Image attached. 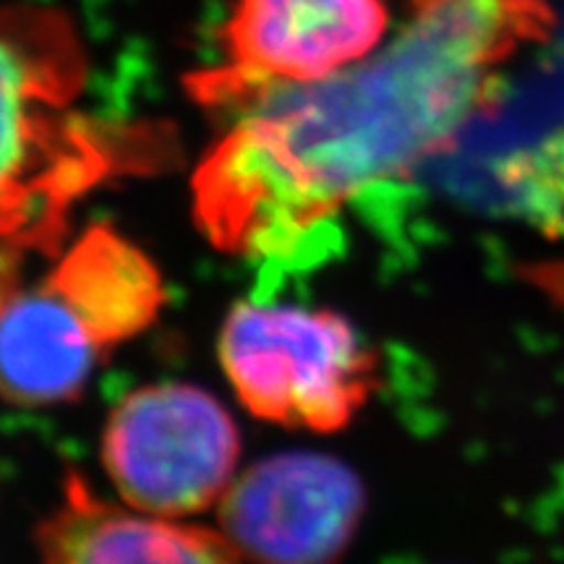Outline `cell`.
Returning <instances> with one entry per match:
<instances>
[{"label": "cell", "mask_w": 564, "mask_h": 564, "mask_svg": "<svg viewBox=\"0 0 564 564\" xmlns=\"http://www.w3.org/2000/svg\"><path fill=\"white\" fill-rule=\"evenodd\" d=\"M554 30L549 0H411L369 58L225 110L236 121L194 175L196 223L228 253L288 251L358 192L447 147L499 68Z\"/></svg>", "instance_id": "obj_1"}, {"label": "cell", "mask_w": 564, "mask_h": 564, "mask_svg": "<svg viewBox=\"0 0 564 564\" xmlns=\"http://www.w3.org/2000/svg\"><path fill=\"white\" fill-rule=\"evenodd\" d=\"M87 70L82 37L61 11L0 9V251L58 257L76 204L150 165L147 129L79 108Z\"/></svg>", "instance_id": "obj_2"}, {"label": "cell", "mask_w": 564, "mask_h": 564, "mask_svg": "<svg viewBox=\"0 0 564 564\" xmlns=\"http://www.w3.org/2000/svg\"><path fill=\"white\" fill-rule=\"evenodd\" d=\"M220 361L246 411L312 432H337L377 390L379 364L356 327L327 308L238 303Z\"/></svg>", "instance_id": "obj_3"}, {"label": "cell", "mask_w": 564, "mask_h": 564, "mask_svg": "<svg viewBox=\"0 0 564 564\" xmlns=\"http://www.w3.org/2000/svg\"><path fill=\"white\" fill-rule=\"evenodd\" d=\"M241 434L220 400L194 384H150L110 413L102 463L131 510L186 518L232 484Z\"/></svg>", "instance_id": "obj_4"}, {"label": "cell", "mask_w": 564, "mask_h": 564, "mask_svg": "<svg viewBox=\"0 0 564 564\" xmlns=\"http://www.w3.org/2000/svg\"><path fill=\"white\" fill-rule=\"evenodd\" d=\"M387 0H236L223 66L192 76L202 105L228 110L272 84H312L382 47Z\"/></svg>", "instance_id": "obj_5"}, {"label": "cell", "mask_w": 564, "mask_h": 564, "mask_svg": "<svg viewBox=\"0 0 564 564\" xmlns=\"http://www.w3.org/2000/svg\"><path fill=\"white\" fill-rule=\"evenodd\" d=\"M366 491L329 455L285 453L232 478L220 533L251 564H335L364 518Z\"/></svg>", "instance_id": "obj_6"}, {"label": "cell", "mask_w": 564, "mask_h": 564, "mask_svg": "<svg viewBox=\"0 0 564 564\" xmlns=\"http://www.w3.org/2000/svg\"><path fill=\"white\" fill-rule=\"evenodd\" d=\"M40 564H243L220 531L105 502L79 476L40 525Z\"/></svg>", "instance_id": "obj_7"}, {"label": "cell", "mask_w": 564, "mask_h": 564, "mask_svg": "<svg viewBox=\"0 0 564 564\" xmlns=\"http://www.w3.org/2000/svg\"><path fill=\"white\" fill-rule=\"evenodd\" d=\"M108 356L47 280L19 285L0 308V398L17 405L76 400Z\"/></svg>", "instance_id": "obj_8"}, {"label": "cell", "mask_w": 564, "mask_h": 564, "mask_svg": "<svg viewBox=\"0 0 564 564\" xmlns=\"http://www.w3.org/2000/svg\"><path fill=\"white\" fill-rule=\"evenodd\" d=\"M45 280L105 352L144 333L165 303V285L152 259L108 225H91L61 249Z\"/></svg>", "instance_id": "obj_9"}, {"label": "cell", "mask_w": 564, "mask_h": 564, "mask_svg": "<svg viewBox=\"0 0 564 564\" xmlns=\"http://www.w3.org/2000/svg\"><path fill=\"white\" fill-rule=\"evenodd\" d=\"M21 264H24V259L0 251V308H3V303L9 301L11 295L17 293V288L21 285V278H19Z\"/></svg>", "instance_id": "obj_10"}]
</instances>
